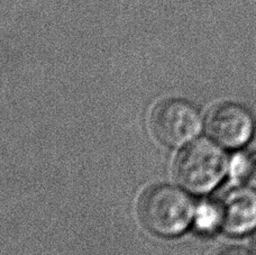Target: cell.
I'll use <instances>...</instances> for the list:
<instances>
[{
  "label": "cell",
  "instance_id": "52a82bcc",
  "mask_svg": "<svg viewBox=\"0 0 256 255\" xmlns=\"http://www.w3.org/2000/svg\"><path fill=\"white\" fill-rule=\"evenodd\" d=\"M199 226L202 230H210L212 228L214 225H220L219 222V212L218 206L216 208L212 207H204L200 210V220H199Z\"/></svg>",
  "mask_w": 256,
  "mask_h": 255
},
{
  "label": "cell",
  "instance_id": "7a4b0ae2",
  "mask_svg": "<svg viewBox=\"0 0 256 255\" xmlns=\"http://www.w3.org/2000/svg\"><path fill=\"white\" fill-rule=\"evenodd\" d=\"M228 160L216 143L199 140L186 148L176 162L178 181L194 194H206L222 180Z\"/></svg>",
  "mask_w": 256,
  "mask_h": 255
},
{
  "label": "cell",
  "instance_id": "3957f363",
  "mask_svg": "<svg viewBox=\"0 0 256 255\" xmlns=\"http://www.w3.org/2000/svg\"><path fill=\"white\" fill-rule=\"evenodd\" d=\"M155 134L163 143L171 146L189 142L201 130V118L191 104L170 99L160 104L152 117Z\"/></svg>",
  "mask_w": 256,
  "mask_h": 255
},
{
  "label": "cell",
  "instance_id": "8992f818",
  "mask_svg": "<svg viewBox=\"0 0 256 255\" xmlns=\"http://www.w3.org/2000/svg\"><path fill=\"white\" fill-rule=\"evenodd\" d=\"M234 172L237 179L256 189V151L237 158Z\"/></svg>",
  "mask_w": 256,
  "mask_h": 255
},
{
  "label": "cell",
  "instance_id": "6da1fadb",
  "mask_svg": "<svg viewBox=\"0 0 256 255\" xmlns=\"http://www.w3.org/2000/svg\"><path fill=\"white\" fill-rule=\"evenodd\" d=\"M194 214L191 198L170 186H158L146 191L140 202L144 225L155 234L176 236L190 225Z\"/></svg>",
  "mask_w": 256,
  "mask_h": 255
},
{
  "label": "cell",
  "instance_id": "9c48e42d",
  "mask_svg": "<svg viewBox=\"0 0 256 255\" xmlns=\"http://www.w3.org/2000/svg\"><path fill=\"white\" fill-rule=\"evenodd\" d=\"M250 248H253V252L256 254V228L254 230V233L252 234V238H250Z\"/></svg>",
  "mask_w": 256,
  "mask_h": 255
},
{
  "label": "cell",
  "instance_id": "5b68a950",
  "mask_svg": "<svg viewBox=\"0 0 256 255\" xmlns=\"http://www.w3.org/2000/svg\"><path fill=\"white\" fill-rule=\"evenodd\" d=\"M220 226L228 234L243 235L256 228V192L248 188L234 189L218 204Z\"/></svg>",
  "mask_w": 256,
  "mask_h": 255
},
{
  "label": "cell",
  "instance_id": "277c9868",
  "mask_svg": "<svg viewBox=\"0 0 256 255\" xmlns=\"http://www.w3.org/2000/svg\"><path fill=\"white\" fill-rule=\"evenodd\" d=\"M208 130L214 140L230 148H242L254 132V120L245 107L222 104L214 108L208 117Z\"/></svg>",
  "mask_w": 256,
  "mask_h": 255
},
{
  "label": "cell",
  "instance_id": "ba28073f",
  "mask_svg": "<svg viewBox=\"0 0 256 255\" xmlns=\"http://www.w3.org/2000/svg\"><path fill=\"white\" fill-rule=\"evenodd\" d=\"M214 255H254L250 251L242 248L237 246H230V248H224L217 251Z\"/></svg>",
  "mask_w": 256,
  "mask_h": 255
}]
</instances>
